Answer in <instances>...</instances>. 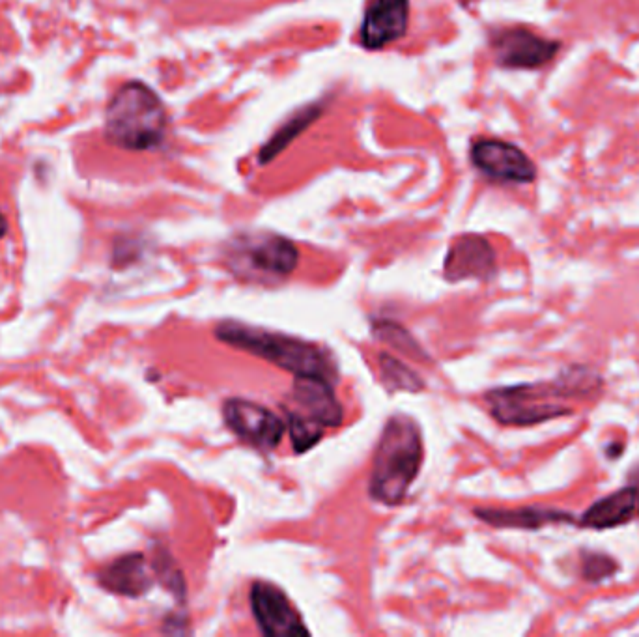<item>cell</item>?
I'll return each mask as SVG.
<instances>
[{
  "instance_id": "obj_11",
  "label": "cell",
  "mask_w": 639,
  "mask_h": 637,
  "mask_svg": "<svg viewBox=\"0 0 639 637\" xmlns=\"http://www.w3.org/2000/svg\"><path fill=\"white\" fill-rule=\"evenodd\" d=\"M496 273V251L490 245V241L477 234L460 236L451 245L445 258L443 275L451 283L466 281V279L490 281L496 277Z\"/></svg>"
},
{
  "instance_id": "obj_13",
  "label": "cell",
  "mask_w": 639,
  "mask_h": 637,
  "mask_svg": "<svg viewBox=\"0 0 639 637\" xmlns=\"http://www.w3.org/2000/svg\"><path fill=\"white\" fill-rule=\"evenodd\" d=\"M639 518V486L626 482L623 488L610 496L595 501L578 520L580 527L606 531L619 525L630 524Z\"/></svg>"
},
{
  "instance_id": "obj_19",
  "label": "cell",
  "mask_w": 639,
  "mask_h": 637,
  "mask_svg": "<svg viewBox=\"0 0 639 637\" xmlns=\"http://www.w3.org/2000/svg\"><path fill=\"white\" fill-rule=\"evenodd\" d=\"M621 570L619 563L604 552L582 550L580 552V576L587 583H602L611 580Z\"/></svg>"
},
{
  "instance_id": "obj_10",
  "label": "cell",
  "mask_w": 639,
  "mask_h": 637,
  "mask_svg": "<svg viewBox=\"0 0 639 637\" xmlns=\"http://www.w3.org/2000/svg\"><path fill=\"white\" fill-rule=\"evenodd\" d=\"M408 23L410 0H370L359 29L361 45L369 51L384 49L406 34Z\"/></svg>"
},
{
  "instance_id": "obj_1",
  "label": "cell",
  "mask_w": 639,
  "mask_h": 637,
  "mask_svg": "<svg viewBox=\"0 0 639 637\" xmlns=\"http://www.w3.org/2000/svg\"><path fill=\"white\" fill-rule=\"evenodd\" d=\"M602 389L604 380L598 370L572 365L550 382L492 389L484 395V404L499 425L535 426L574 415L570 400H597Z\"/></svg>"
},
{
  "instance_id": "obj_20",
  "label": "cell",
  "mask_w": 639,
  "mask_h": 637,
  "mask_svg": "<svg viewBox=\"0 0 639 637\" xmlns=\"http://www.w3.org/2000/svg\"><path fill=\"white\" fill-rule=\"evenodd\" d=\"M154 568V574H156V580L169 589L172 595L180 600H185L187 596V587H185L184 576L182 572L176 567V563L172 561L171 555L165 552V550H157L156 559L152 563Z\"/></svg>"
},
{
  "instance_id": "obj_22",
  "label": "cell",
  "mask_w": 639,
  "mask_h": 637,
  "mask_svg": "<svg viewBox=\"0 0 639 637\" xmlns=\"http://www.w3.org/2000/svg\"><path fill=\"white\" fill-rule=\"evenodd\" d=\"M623 451H625L623 443H617L615 447H613V445H610V447L606 449V456H608V458H611V460H617V458H619V456L623 454Z\"/></svg>"
},
{
  "instance_id": "obj_8",
  "label": "cell",
  "mask_w": 639,
  "mask_h": 637,
  "mask_svg": "<svg viewBox=\"0 0 639 637\" xmlns=\"http://www.w3.org/2000/svg\"><path fill=\"white\" fill-rule=\"evenodd\" d=\"M471 161L499 184H531L537 178L533 161L511 142L481 139L471 146Z\"/></svg>"
},
{
  "instance_id": "obj_21",
  "label": "cell",
  "mask_w": 639,
  "mask_h": 637,
  "mask_svg": "<svg viewBox=\"0 0 639 637\" xmlns=\"http://www.w3.org/2000/svg\"><path fill=\"white\" fill-rule=\"evenodd\" d=\"M374 333L378 337H382V340L389 342L391 346H395L397 350H402L406 355H415V357H423L421 348L417 346V342L397 324H391V322H378L374 326Z\"/></svg>"
},
{
  "instance_id": "obj_2",
  "label": "cell",
  "mask_w": 639,
  "mask_h": 637,
  "mask_svg": "<svg viewBox=\"0 0 639 637\" xmlns=\"http://www.w3.org/2000/svg\"><path fill=\"white\" fill-rule=\"evenodd\" d=\"M215 337L232 348L266 359L294 376H316L331 383L339 380V369L331 352L313 342L240 322H221L215 327Z\"/></svg>"
},
{
  "instance_id": "obj_6",
  "label": "cell",
  "mask_w": 639,
  "mask_h": 637,
  "mask_svg": "<svg viewBox=\"0 0 639 637\" xmlns=\"http://www.w3.org/2000/svg\"><path fill=\"white\" fill-rule=\"evenodd\" d=\"M223 417L228 428L243 443L258 451L275 449L281 443L286 430V423L281 417L245 398H228L223 406Z\"/></svg>"
},
{
  "instance_id": "obj_3",
  "label": "cell",
  "mask_w": 639,
  "mask_h": 637,
  "mask_svg": "<svg viewBox=\"0 0 639 637\" xmlns=\"http://www.w3.org/2000/svg\"><path fill=\"white\" fill-rule=\"evenodd\" d=\"M169 129L161 98L141 81H129L114 92L105 109V139L128 152L159 148Z\"/></svg>"
},
{
  "instance_id": "obj_16",
  "label": "cell",
  "mask_w": 639,
  "mask_h": 637,
  "mask_svg": "<svg viewBox=\"0 0 639 637\" xmlns=\"http://www.w3.org/2000/svg\"><path fill=\"white\" fill-rule=\"evenodd\" d=\"M322 111H324V103L318 101V103L307 105V107L299 109L298 113L292 114V118L286 120L283 126L279 128V131L271 137L270 141L262 146V150L258 154V161L262 165H266V163H270L271 159L279 156L290 142L299 137L301 131H305L313 124L314 120L322 114Z\"/></svg>"
},
{
  "instance_id": "obj_12",
  "label": "cell",
  "mask_w": 639,
  "mask_h": 637,
  "mask_svg": "<svg viewBox=\"0 0 639 637\" xmlns=\"http://www.w3.org/2000/svg\"><path fill=\"white\" fill-rule=\"evenodd\" d=\"M335 383L316 376H296L292 387V402L298 404L299 411L326 428L342 425L344 411L333 391Z\"/></svg>"
},
{
  "instance_id": "obj_4",
  "label": "cell",
  "mask_w": 639,
  "mask_h": 637,
  "mask_svg": "<svg viewBox=\"0 0 639 637\" xmlns=\"http://www.w3.org/2000/svg\"><path fill=\"white\" fill-rule=\"evenodd\" d=\"M423 466V439L417 423L406 415H395L387 421L378 441L369 492L372 499L384 505H400Z\"/></svg>"
},
{
  "instance_id": "obj_15",
  "label": "cell",
  "mask_w": 639,
  "mask_h": 637,
  "mask_svg": "<svg viewBox=\"0 0 639 637\" xmlns=\"http://www.w3.org/2000/svg\"><path fill=\"white\" fill-rule=\"evenodd\" d=\"M475 516L497 529L537 531L546 525L578 524L572 512L550 507H518V509H475Z\"/></svg>"
},
{
  "instance_id": "obj_14",
  "label": "cell",
  "mask_w": 639,
  "mask_h": 637,
  "mask_svg": "<svg viewBox=\"0 0 639 637\" xmlns=\"http://www.w3.org/2000/svg\"><path fill=\"white\" fill-rule=\"evenodd\" d=\"M156 581L152 565H148L142 553H128L118 557L111 565L100 572V583L103 589L114 595L139 598L146 595Z\"/></svg>"
},
{
  "instance_id": "obj_23",
  "label": "cell",
  "mask_w": 639,
  "mask_h": 637,
  "mask_svg": "<svg viewBox=\"0 0 639 637\" xmlns=\"http://www.w3.org/2000/svg\"><path fill=\"white\" fill-rule=\"evenodd\" d=\"M8 234V219L4 217V213L0 212V240Z\"/></svg>"
},
{
  "instance_id": "obj_5",
  "label": "cell",
  "mask_w": 639,
  "mask_h": 637,
  "mask_svg": "<svg viewBox=\"0 0 639 637\" xmlns=\"http://www.w3.org/2000/svg\"><path fill=\"white\" fill-rule=\"evenodd\" d=\"M228 260L238 275L258 277L260 281H281L298 268L299 251L294 241L284 236L256 232L230 241Z\"/></svg>"
},
{
  "instance_id": "obj_18",
  "label": "cell",
  "mask_w": 639,
  "mask_h": 637,
  "mask_svg": "<svg viewBox=\"0 0 639 637\" xmlns=\"http://www.w3.org/2000/svg\"><path fill=\"white\" fill-rule=\"evenodd\" d=\"M380 372H382V382L391 391H421L425 387L423 380L408 369L404 363H400L391 355H380Z\"/></svg>"
},
{
  "instance_id": "obj_9",
  "label": "cell",
  "mask_w": 639,
  "mask_h": 637,
  "mask_svg": "<svg viewBox=\"0 0 639 637\" xmlns=\"http://www.w3.org/2000/svg\"><path fill=\"white\" fill-rule=\"evenodd\" d=\"M251 611L264 636H309L298 609L288 596L268 581H256L251 589Z\"/></svg>"
},
{
  "instance_id": "obj_17",
  "label": "cell",
  "mask_w": 639,
  "mask_h": 637,
  "mask_svg": "<svg viewBox=\"0 0 639 637\" xmlns=\"http://www.w3.org/2000/svg\"><path fill=\"white\" fill-rule=\"evenodd\" d=\"M286 428L296 453H305L313 449L326 434V426L322 423L303 415L301 411L288 410V408H286Z\"/></svg>"
},
{
  "instance_id": "obj_7",
  "label": "cell",
  "mask_w": 639,
  "mask_h": 637,
  "mask_svg": "<svg viewBox=\"0 0 639 637\" xmlns=\"http://www.w3.org/2000/svg\"><path fill=\"white\" fill-rule=\"evenodd\" d=\"M496 62L509 70H535L554 60L561 43L527 29L497 30L490 38Z\"/></svg>"
}]
</instances>
